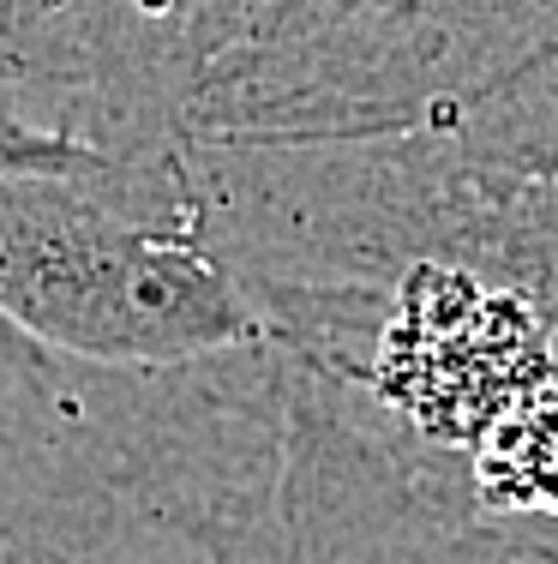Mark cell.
I'll return each instance as SVG.
<instances>
[{"label":"cell","instance_id":"obj_1","mask_svg":"<svg viewBox=\"0 0 558 564\" xmlns=\"http://www.w3.org/2000/svg\"><path fill=\"white\" fill-rule=\"evenodd\" d=\"M295 360L61 355L0 318V564H259Z\"/></svg>","mask_w":558,"mask_h":564},{"label":"cell","instance_id":"obj_2","mask_svg":"<svg viewBox=\"0 0 558 564\" xmlns=\"http://www.w3.org/2000/svg\"><path fill=\"white\" fill-rule=\"evenodd\" d=\"M558 55V0H193L180 144H313L450 127Z\"/></svg>","mask_w":558,"mask_h":564},{"label":"cell","instance_id":"obj_3","mask_svg":"<svg viewBox=\"0 0 558 564\" xmlns=\"http://www.w3.org/2000/svg\"><path fill=\"white\" fill-rule=\"evenodd\" d=\"M0 318L109 367L264 343L252 294L193 235L180 151L97 174H0Z\"/></svg>","mask_w":558,"mask_h":564},{"label":"cell","instance_id":"obj_4","mask_svg":"<svg viewBox=\"0 0 558 564\" xmlns=\"http://www.w3.org/2000/svg\"><path fill=\"white\" fill-rule=\"evenodd\" d=\"M558 372V337L516 294L427 264L379 313L354 384L433 451L469 456Z\"/></svg>","mask_w":558,"mask_h":564},{"label":"cell","instance_id":"obj_5","mask_svg":"<svg viewBox=\"0 0 558 564\" xmlns=\"http://www.w3.org/2000/svg\"><path fill=\"white\" fill-rule=\"evenodd\" d=\"M193 0H0V90L102 163L180 151L175 66Z\"/></svg>","mask_w":558,"mask_h":564},{"label":"cell","instance_id":"obj_6","mask_svg":"<svg viewBox=\"0 0 558 564\" xmlns=\"http://www.w3.org/2000/svg\"><path fill=\"white\" fill-rule=\"evenodd\" d=\"M450 271H469L516 294L558 337V181L516 174L486 156L474 205L462 217Z\"/></svg>","mask_w":558,"mask_h":564},{"label":"cell","instance_id":"obj_7","mask_svg":"<svg viewBox=\"0 0 558 564\" xmlns=\"http://www.w3.org/2000/svg\"><path fill=\"white\" fill-rule=\"evenodd\" d=\"M469 480L493 522L535 541L558 534V372L469 451Z\"/></svg>","mask_w":558,"mask_h":564},{"label":"cell","instance_id":"obj_8","mask_svg":"<svg viewBox=\"0 0 558 564\" xmlns=\"http://www.w3.org/2000/svg\"><path fill=\"white\" fill-rule=\"evenodd\" d=\"M474 151L516 174H547L558 181V55L528 66L486 102H474L462 120H450Z\"/></svg>","mask_w":558,"mask_h":564},{"label":"cell","instance_id":"obj_9","mask_svg":"<svg viewBox=\"0 0 558 564\" xmlns=\"http://www.w3.org/2000/svg\"><path fill=\"white\" fill-rule=\"evenodd\" d=\"M516 534H523V529H516ZM511 564H552V558H547V553H540V546H535V541H528V534H523V553H516Z\"/></svg>","mask_w":558,"mask_h":564},{"label":"cell","instance_id":"obj_10","mask_svg":"<svg viewBox=\"0 0 558 564\" xmlns=\"http://www.w3.org/2000/svg\"><path fill=\"white\" fill-rule=\"evenodd\" d=\"M528 541H535V534H528ZM535 546H540V553H547V558L558 564V534H552V541H535Z\"/></svg>","mask_w":558,"mask_h":564}]
</instances>
